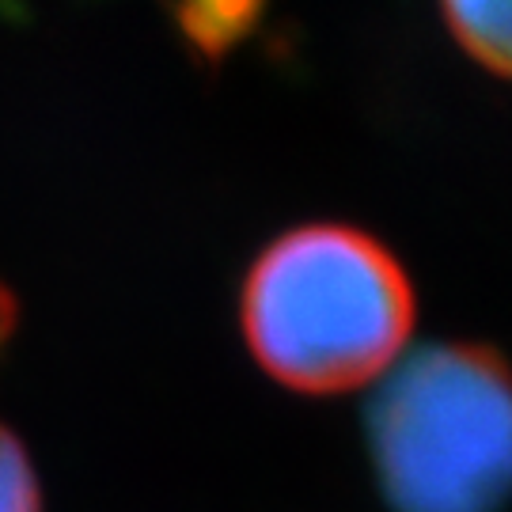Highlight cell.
<instances>
[{
	"instance_id": "cell-1",
	"label": "cell",
	"mask_w": 512,
	"mask_h": 512,
	"mask_svg": "<svg viewBox=\"0 0 512 512\" xmlns=\"http://www.w3.org/2000/svg\"><path fill=\"white\" fill-rule=\"evenodd\" d=\"M239 315L255 361L277 384L338 395L395 365L414 330V289L380 239L308 224L255 258Z\"/></svg>"
},
{
	"instance_id": "cell-3",
	"label": "cell",
	"mask_w": 512,
	"mask_h": 512,
	"mask_svg": "<svg viewBox=\"0 0 512 512\" xmlns=\"http://www.w3.org/2000/svg\"><path fill=\"white\" fill-rule=\"evenodd\" d=\"M444 19L475 61L512 76V4H448Z\"/></svg>"
},
{
	"instance_id": "cell-6",
	"label": "cell",
	"mask_w": 512,
	"mask_h": 512,
	"mask_svg": "<svg viewBox=\"0 0 512 512\" xmlns=\"http://www.w3.org/2000/svg\"><path fill=\"white\" fill-rule=\"evenodd\" d=\"M8 330H12V300H8V293L0 289V346H4Z\"/></svg>"
},
{
	"instance_id": "cell-4",
	"label": "cell",
	"mask_w": 512,
	"mask_h": 512,
	"mask_svg": "<svg viewBox=\"0 0 512 512\" xmlns=\"http://www.w3.org/2000/svg\"><path fill=\"white\" fill-rule=\"evenodd\" d=\"M255 16L258 8H247V4H213V8H186V12H179L186 38L209 57L228 54L239 38L255 27Z\"/></svg>"
},
{
	"instance_id": "cell-2",
	"label": "cell",
	"mask_w": 512,
	"mask_h": 512,
	"mask_svg": "<svg viewBox=\"0 0 512 512\" xmlns=\"http://www.w3.org/2000/svg\"><path fill=\"white\" fill-rule=\"evenodd\" d=\"M372 459L395 512H497L512 497V372L486 346L418 349L372 406Z\"/></svg>"
},
{
	"instance_id": "cell-5",
	"label": "cell",
	"mask_w": 512,
	"mask_h": 512,
	"mask_svg": "<svg viewBox=\"0 0 512 512\" xmlns=\"http://www.w3.org/2000/svg\"><path fill=\"white\" fill-rule=\"evenodd\" d=\"M0 512H42L35 467L8 429H0Z\"/></svg>"
}]
</instances>
